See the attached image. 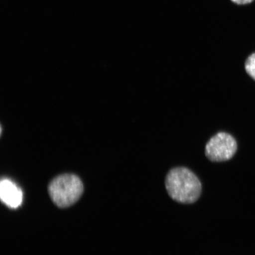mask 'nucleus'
<instances>
[{
  "instance_id": "5",
  "label": "nucleus",
  "mask_w": 255,
  "mask_h": 255,
  "mask_svg": "<svg viewBox=\"0 0 255 255\" xmlns=\"http://www.w3.org/2000/svg\"><path fill=\"white\" fill-rule=\"evenodd\" d=\"M245 69L249 75L255 80V53L251 55L246 60Z\"/></svg>"
},
{
  "instance_id": "1",
  "label": "nucleus",
  "mask_w": 255,
  "mask_h": 255,
  "mask_svg": "<svg viewBox=\"0 0 255 255\" xmlns=\"http://www.w3.org/2000/svg\"><path fill=\"white\" fill-rule=\"evenodd\" d=\"M165 187L174 200L181 203H193L202 193V184L198 177L189 169H172L165 178Z\"/></svg>"
},
{
  "instance_id": "4",
  "label": "nucleus",
  "mask_w": 255,
  "mask_h": 255,
  "mask_svg": "<svg viewBox=\"0 0 255 255\" xmlns=\"http://www.w3.org/2000/svg\"><path fill=\"white\" fill-rule=\"evenodd\" d=\"M0 197L5 205L12 209L17 208L23 202V191L8 179H2L1 181Z\"/></svg>"
},
{
  "instance_id": "6",
  "label": "nucleus",
  "mask_w": 255,
  "mask_h": 255,
  "mask_svg": "<svg viewBox=\"0 0 255 255\" xmlns=\"http://www.w3.org/2000/svg\"><path fill=\"white\" fill-rule=\"evenodd\" d=\"M254 0H232V2L238 4H247L253 2Z\"/></svg>"
},
{
  "instance_id": "3",
  "label": "nucleus",
  "mask_w": 255,
  "mask_h": 255,
  "mask_svg": "<svg viewBox=\"0 0 255 255\" xmlns=\"http://www.w3.org/2000/svg\"><path fill=\"white\" fill-rule=\"evenodd\" d=\"M237 150V143L231 135L219 132L212 137L205 148L206 157L213 162L228 161Z\"/></svg>"
},
{
  "instance_id": "2",
  "label": "nucleus",
  "mask_w": 255,
  "mask_h": 255,
  "mask_svg": "<svg viewBox=\"0 0 255 255\" xmlns=\"http://www.w3.org/2000/svg\"><path fill=\"white\" fill-rule=\"evenodd\" d=\"M49 191L54 203L61 208H65L77 202L84 191V186L76 175L63 174L57 177L50 183Z\"/></svg>"
}]
</instances>
